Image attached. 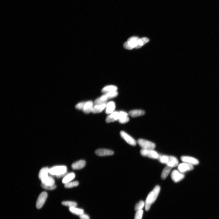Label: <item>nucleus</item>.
Returning <instances> with one entry per match:
<instances>
[{"label": "nucleus", "mask_w": 219, "mask_h": 219, "mask_svg": "<svg viewBox=\"0 0 219 219\" xmlns=\"http://www.w3.org/2000/svg\"><path fill=\"white\" fill-rule=\"evenodd\" d=\"M161 191V187L159 185L155 187L153 190L148 194L145 202V210L148 211L152 204L156 200Z\"/></svg>", "instance_id": "1"}, {"label": "nucleus", "mask_w": 219, "mask_h": 219, "mask_svg": "<svg viewBox=\"0 0 219 219\" xmlns=\"http://www.w3.org/2000/svg\"><path fill=\"white\" fill-rule=\"evenodd\" d=\"M121 117V111H115L106 117V121L107 123L119 121Z\"/></svg>", "instance_id": "7"}, {"label": "nucleus", "mask_w": 219, "mask_h": 219, "mask_svg": "<svg viewBox=\"0 0 219 219\" xmlns=\"http://www.w3.org/2000/svg\"><path fill=\"white\" fill-rule=\"evenodd\" d=\"M117 87L114 85H108L104 87L101 92L102 93L105 94L109 92L117 91Z\"/></svg>", "instance_id": "21"}, {"label": "nucleus", "mask_w": 219, "mask_h": 219, "mask_svg": "<svg viewBox=\"0 0 219 219\" xmlns=\"http://www.w3.org/2000/svg\"><path fill=\"white\" fill-rule=\"evenodd\" d=\"M172 167L167 165L163 169L161 174V178L163 180L166 179L170 173Z\"/></svg>", "instance_id": "23"}, {"label": "nucleus", "mask_w": 219, "mask_h": 219, "mask_svg": "<svg viewBox=\"0 0 219 219\" xmlns=\"http://www.w3.org/2000/svg\"><path fill=\"white\" fill-rule=\"evenodd\" d=\"M139 39L140 38L137 37L133 36L131 37L124 43V48L126 49L130 50L134 48H135Z\"/></svg>", "instance_id": "4"}, {"label": "nucleus", "mask_w": 219, "mask_h": 219, "mask_svg": "<svg viewBox=\"0 0 219 219\" xmlns=\"http://www.w3.org/2000/svg\"><path fill=\"white\" fill-rule=\"evenodd\" d=\"M182 161L192 165H197L199 163L198 160L196 158L189 156H182L181 157Z\"/></svg>", "instance_id": "12"}, {"label": "nucleus", "mask_w": 219, "mask_h": 219, "mask_svg": "<svg viewBox=\"0 0 219 219\" xmlns=\"http://www.w3.org/2000/svg\"><path fill=\"white\" fill-rule=\"evenodd\" d=\"M137 142L142 148L144 149H154L156 147V145L154 143L143 139H139Z\"/></svg>", "instance_id": "6"}, {"label": "nucleus", "mask_w": 219, "mask_h": 219, "mask_svg": "<svg viewBox=\"0 0 219 219\" xmlns=\"http://www.w3.org/2000/svg\"><path fill=\"white\" fill-rule=\"evenodd\" d=\"M121 137L128 144L132 146H135L137 142L134 138L128 134L123 131H121L120 132Z\"/></svg>", "instance_id": "9"}, {"label": "nucleus", "mask_w": 219, "mask_h": 219, "mask_svg": "<svg viewBox=\"0 0 219 219\" xmlns=\"http://www.w3.org/2000/svg\"><path fill=\"white\" fill-rule=\"evenodd\" d=\"M143 211L141 210L136 212L135 216V219H142L143 216Z\"/></svg>", "instance_id": "31"}, {"label": "nucleus", "mask_w": 219, "mask_h": 219, "mask_svg": "<svg viewBox=\"0 0 219 219\" xmlns=\"http://www.w3.org/2000/svg\"><path fill=\"white\" fill-rule=\"evenodd\" d=\"M107 103L101 104H95L93 106L92 113L94 114L101 113L104 109H105Z\"/></svg>", "instance_id": "14"}, {"label": "nucleus", "mask_w": 219, "mask_h": 219, "mask_svg": "<svg viewBox=\"0 0 219 219\" xmlns=\"http://www.w3.org/2000/svg\"><path fill=\"white\" fill-rule=\"evenodd\" d=\"M41 186L43 188L48 190H54L56 188V186L55 184L52 186H47L41 184Z\"/></svg>", "instance_id": "32"}, {"label": "nucleus", "mask_w": 219, "mask_h": 219, "mask_svg": "<svg viewBox=\"0 0 219 219\" xmlns=\"http://www.w3.org/2000/svg\"><path fill=\"white\" fill-rule=\"evenodd\" d=\"M42 184L47 186H52L55 185V181L54 179L50 176H47L41 180Z\"/></svg>", "instance_id": "18"}, {"label": "nucleus", "mask_w": 219, "mask_h": 219, "mask_svg": "<svg viewBox=\"0 0 219 219\" xmlns=\"http://www.w3.org/2000/svg\"><path fill=\"white\" fill-rule=\"evenodd\" d=\"M145 111L141 110H134L129 112V115L132 117H136L145 114Z\"/></svg>", "instance_id": "22"}, {"label": "nucleus", "mask_w": 219, "mask_h": 219, "mask_svg": "<svg viewBox=\"0 0 219 219\" xmlns=\"http://www.w3.org/2000/svg\"><path fill=\"white\" fill-rule=\"evenodd\" d=\"M49 168L45 167L42 168L40 171L39 174V178L41 180L46 176H48V174L49 173Z\"/></svg>", "instance_id": "25"}, {"label": "nucleus", "mask_w": 219, "mask_h": 219, "mask_svg": "<svg viewBox=\"0 0 219 219\" xmlns=\"http://www.w3.org/2000/svg\"><path fill=\"white\" fill-rule=\"evenodd\" d=\"M95 154L97 155L103 157L112 155L114 154L113 151L106 149H97L95 152Z\"/></svg>", "instance_id": "13"}, {"label": "nucleus", "mask_w": 219, "mask_h": 219, "mask_svg": "<svg viewBox=\"0 0 219 219\" xmlns=\"http://www.w3.org/2000/svg\"><path fill=\"white\" fill-rule=\"evenodd\" d=\"M149 41V39L146 37H144L141 39H140L139 40L137 45L135 49H138L144 45L146 44Z\"/></svg>", "instance_id": "26"}, {"label": "nucleus", "mask_w": 219, "mask_h": 219, "mask_svg": "<svg viewBox=\"0 0 219 219\" xmlns=\"http://www.w3.org/2000/svg\"><path fill=\"white\" fill-rule=\"evenodd\" d=\"M194 168L193 165L183 162L178 165V169L179 171L181 173L193 170Z\"/></svg>", "instance_id": "11"}, {"label": "nucleus", "mask_w": 219, "mask_h": 219, "mask_svg": "<svg viewBox=\"0 0 219 219\" xmlns=\"http://www.w3.org/2000/svg\"><path fill=\"white\" fill-rule=\"evenodd\" d=\"M140 153L142 156L153 159H157L159 154L153 149H141Z\"/></svg>", "instance_id": "5"}, {"label": "nucleus", "mask_w": 219, "mask_h": 219, "mask_svg": "<svg viewBox=\"0 0 219 219\" xmlns=\"http://www.w3.org/2000/svg\"><path fill=\"white\" fill-rule=\"evenodd\" d=\"M172 180L175 183H178L182 180L184 178V174L177 170H174L171 174Z\"/></svg>", "instance_id": "10"}, {"label": "nucleus", "mask_w": 219, "mask_h": 219, "mask_svg": "<svg viewBox=\"0 0 219 219\" xmlns=\"http://www.w3.org/2000/svg\"><path fill=\"white\" fill-rule=\"evenodd\" d=\"M116 108L115 104L113 101H111L107 103L105 112L107 114L109 115L115 111Z\"/></svg>", "instance_id": "15"}, {"label": "nucleus", "mask_w": 219, "mask_h": 219, "mask_svg": "<svg viewBox=\"0 0 219 219\" xmlns=\"http://www.w3.org/2000/svg\"><path fill=\"white\" fill-rule=\"evenodd\" d=\"M47 197V194L46 192H43L39 196L37 201L36 207L40 209L44 205Z\"/></svg>", "instance_id": "8"}, {"label": "nucleus", "mask_w": 219, "mask_h": 219, "mask_svg": "<svg viewBox=\"0 0 219 219\" xmlns=\"http://www.w3.org/2000/svg\"><path fill=\"white\" fill-rule=\"evenodd\" d=\"M94 106V103L92 101L89 100L86 102L83 110V113L87 114L92 112Z\"/></svg>", "instance_id": "17"}, {"label": "nucleus", "mask_w": 219, "mask_h": 219, "mask_svg": "<svg viewBox=\"0 0 219 219\" xmlns=\"http://www.w3.org/2000/svg\"><path fill=\"white\" fill-rule=\"evenodd\" d=\"M79 183L78 181L71 182L65 184V187L66 188H71L78 186Z\"/></svg>", "instance_id": "29"}, {"label": "nucleus", "mask_w": 219, "mask_h": 219, "mask_svg": "<svg viewBox=\"0 0 219 219\" xmlns=\"http://www.w3.org/2000/svg\"><path fill=\"white\" fill-rule=\"evenodd\" d=\"M179 161L178 159L172 156H169V159L167 165L172 168L176 167L178 165Z\"/></svg>", "instance_id": "19"}, {"label": "nucleus", "mask_w": 219, "mask_h": 219, "mask_svg": "<svg viewBox=\"0 0 219 219\" xmlns=\"http://www.w3.org/2000/svg\"><path fill=\"white\" fill-rule=\"evenodd\" d=\"M79 217L81 219H90L89 216L84 214L79 216Z\"/></svg>", "instance_id": "34"}, {"label": "nucleus", "mask_w": 219, "mask_h": 219, "mask_svg": "<svg viewBox=\"0 0 219 219\" xmlns=\"http://www.w3.org/2000/svg\"><path fill=\"white\" fill-rule=\"evenodd\" d=\"M69 210L73 214L79 216L83 214L84 213V210L83 209L76 207H69Z\"/></svg>", "instance_id": "24"}, {"label": "nucleus", "mask_w": 219, "mask_h": 219, "mask_svg": "<svg viewBox=\"0 0 219 219\" xmlns=\"http://www.w3.org/2000/svg\"><path fill=\"white\" fill-rule=\"evenodd\" d=\"M62 204L66 206H68L69 207H77V203L73 201H64L62 202Z\"/></svg>", "instance_id": "27"}, {"label": "nucleus", "mask_w": 219, "mask_h": 219, "mask_svg": "<svg viewBox=\"0 0 219 219\" xmlns=\"http://www.w3.org/2000/svg\"><path fill=\"white\" fill-rule=\"evenodd\" d=\"M145 205V202L143 201H140L136 205L135 208V210L137 212L140 210H142Z\"/></svg>", "instance_id": "28"}, {"label": "nucleus", "mask_w": 219, "mask_h": 219, "mask_svg": "<svg viewBox=\"0 0 219 219\" xmlns=\"http://www.w3.org/2000/svg\"><path fill=\"white\" fill-rule=\"evenodd\" d=\"M67 171V168L66 166L65 165H58L50 168L49 173L58 178L65 175Z\"/></svg>", "instance_id": "3"}, {"label": "nucleus", "mask_w": 219, "mask_h": 219, "mask_svg": "<svg viewBox=\"0 0 219 219\" xmlns=\"http://www.w3.org/2000/svg\"><path fill=\"white\" fill-rule=\"evenodd\" d=\"M118 93L117 91L106 93L96 99L94 101L95 104H101L107 103V101L109 99L115 98L118 95Z\"/></svg>", "instance_id": "2"}, {"label": "nucleus", "mask_w": 219, "mask_h": 219, "mask_svg": "<svg viewBox=\"0 0 219 219\" xmlns=\"http://www.w3.org/2000/svg\"><path fill=\"white\" fill-rule=\"evenodd\" d=\"M75 177V174L74 173H71L66 174L63 178L62 182L66 184L71 182Z\"/></svg>", "instance_id": "20"}, {"label": "nucleus", "mask_w": 219, "mask_h": 219, "mask_svg": "<svg viewBox=\"0 0 219 219\" xmlns=\"http://www.w3.org/2000/svg\"><path fill=\"white\" fill-rule=\"evenodd\" d=\"M86 102H82L78 103L76 106V108L78 110H82Z\"/></svg>", "instance_id": "33"}, {"label": "nucleus", "mask_w": 219, "mask_h": 219, "mask_svg": "<svg viewBox=\"0 0 219 219\" xmlns=\"http://www.w3.org/2000/svg\"><path fill=\"white\" fill-rule=\"evenodd\" d=\"M130 121L129 116L123 117L121 118L119 121L120 123L124 124Z\"/></svg>", "instance_id": "30"}, {"label": "nucleus", "mask_w": 219, "mask_h": 219, "mask_svg": "<svg viewBox=\"0 0 219 219\" xmlns=\"http://www.w3.org/2000/svg\"><path fill=\"white\" fill-rule=\"evenodd\" d=\"M86 164V161L84 160H81L73 163L71 167L73 170H80L84 168Z\"/></svg>", "instance_id": "16"}]
</instances>
